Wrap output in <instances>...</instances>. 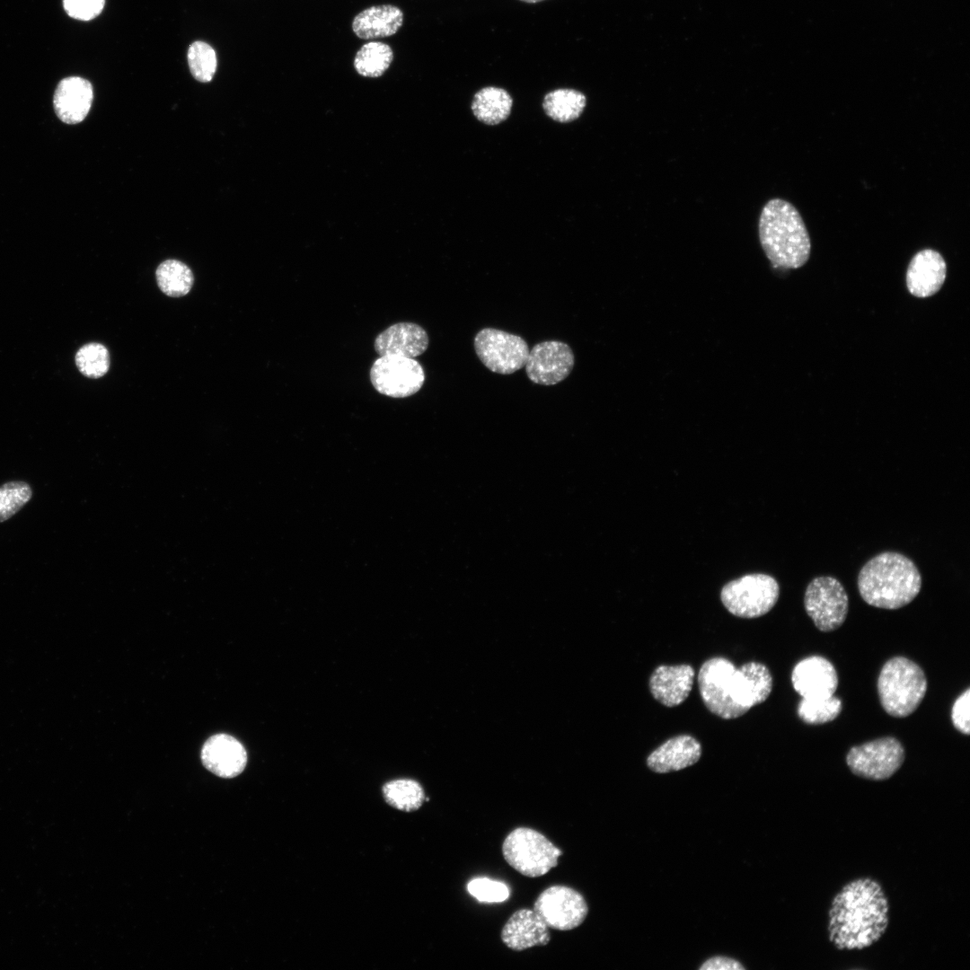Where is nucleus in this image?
<instances>
[{
  "label": "nucleus",
  "instance_id": "nucleus-1",
  "mask_svg": "<svg viewBox=\"0 0 970 970\" xmlns=\"http://www.w3.org/2000/svg\"><path fill=\"white\" fill-rule=\"evenodd\" d=\"M889 925V902L881 883L861 877L846 883L833 897L827 935L838 950H861L877 943Z\"/></svg>",
  "mask_w": 970,
  "mask_h": 970
},
{
  "label": "nucleus",
  "instance_id": "nucleus-2",
  "mask_svg": "<svg viewBox=\"0 0 970 970\" xmlns=\"http://www.w3.org/2000/svg\"><path fill=\"white\" fill-rule=\"evenodd\" d=\"M697 680L706 708L724 719L743 716L765 701L773 684L765 665L752 661L736 668L721 657L706 660L700 667Z\"/></svg>",
  "mask_w": 970,
  "mask_h": 970
},
{
  "label": "nucleus",
  "instance_id": "nucleus-3",
  "mask_svg": "<svg viewBox=\"0 0 970 970\" xmlns=\"http://www.w3.org/2000/svg\"><path fill=\"white\" fill-rule=\"evenodd\" d=\"M922 587V577L914 562L893 551L870 559L858 576V589L869 605L895 610L911 603Z\"/></svg>",
  "mask_w": 970,
  "mask_h": 970
},
{
  "label": "nucleus",
  "instance_id": "nucleus-4",
  "mask_svg": "<svg viewBox=\"0 0 970 970\" xmlns=\"http://www.w3.org/2000/svg\"><path fill=\"white\" fill-rule=\"evenodd\" d=\"M762 248L776 268L798 269L809 259L811 242L798 209L789 201L772 198L759 219Z\"/></svg>",
  "mask_w": 970,
  "mask_h": 970
},
{
  "label": "nucleus",
  "instance_id": "nucleus-5",
  "mask_svg": "<svg viewBox=\"0 0 970 970\" xmlns=\"http://www.w3.org/2000/svg\"><path fill=\"white\" fill-rule=\"evenodd\" d=\"M927 686L923 670L904 657L888 659L882 666L877 683L882 708L895 718L913 713L922 701Z\"/></svg>",
  "mask_w": 970,
  "mask_h": 970
},
{
  "label": "nucleus",
  "instance_id": "nucleus-6",
  "mask_svg": "<svg viewBox=\"0 0 970 970\" xmlns=\"http://www.w3.org/2000/svg\"><path fill=\"white\" fill-rule=\"evenodd\" d=\"M502 853L507 864L517 872L537 877L555 868L562 852L541 833L518 827L505 838Z\"/></svg>",
  "mask_w": 970,
  "mask_h": 970
},
{
  "label": "nucleus",
  "instance_id": "nucleus-7",
  "mask_svg": "<svg viewBox=\"0 0 970 970\" xmlns=\"http://www.w3.org/2000/svg\"><path fill=\"white\" fill-rule=\"evenodd\" d=\"M780 586L774 578L766 574H749L726 584L720 599L726 609L740 618H758L769 613L776 604Z\"/></svg>",
  "mask_w": 970,
  "mask_h": 970
},
{
  "label": "nucleus",
  "instance_id": "nucleus-8",
  "mask_svg": "<svg viewBox=\"0 0 970 970\" xmlns=\"http://www.w3.org/2000/svg\"><path fill=\"white\" fill-rule=\"evenodd\" d=\"M904 757L901 742L885 736L851 747L846 755V764L860 778L885 780L901 768Z\"/></svg>",
  "mask_w": 970,
  "mask_h": 970
},
{
  "label": "nucleus",
  "instance_id": "nucleus-9",
  "mask_svg": "<svg viewBox=\"0 0 970 970\" xmlns=\"http://www.w3.org/2000/svg\"><path fill=\"white\" fill-rule=\"evenodd\" d=\"M804 607L816 627L824 632L840 628L845 622L849 598L842 583L833 577H816L807 586Z\"/></svg>",
  "mask_w": 970,
  "mask_h": 970
},
{
  "label": "nucleus",
  "instance_id": "nucleus-10",
  "mask_svg": "<svg viewBox=\"0 0 970 970\" xmlns=\"http://www.w3.org/2000/svg\"><path fill=\"white\" fill-rule=\"evenodd\" d=\"M474 349L488 369L500 375H510L523 368L529 353L523 338L493 328H484L476 334Z\"/></svg>",
  "mask_w": 970,
  "mask_h": 970
},
{
  "label": "nucleus",
  "instance_id": "nucleus-11",
  "mask_svg": "<svg viewBox=\"0 0 970 970\" xmlns=\"http://www.w3.org/2000/svg\"><path fill=\"white\" fill-rule=\"evenodd\" d=\"M370 381L374 388L384 395L405 398L420 390L425 382V373L421 365L412 357L384 355L372 365Z\"/></svg>",
  "mask_w": 970,
  "mask_h": 970
},
{
  "label": "nucleus",
  "instance_id": "nucleus-12",
  "mask_svg": "<svg viewBox=\"0 0 970 970\" xmlns=\"http://www.w3.org/2000/svg\"><path fill=\"white\" fill-rule=\"evenodd\" d=\"M534 911L548 928L570 930L585 921L588 906L583 895L575 889L552 886L539 895Z\"/></svg>",
  "mask_w": 970,
  "mask_h": 970
},
{
  "label": "nucleus",
  "instance_id": "nucleus-13",
  "mask_svg": "<svg viewBox=\"0 0 970 970\" xmlns=\"http://www.w3.org/2000/svg\"><path fill=\"white\" fill-rule=\"evenodd\" d=\"M574 363V354L568 344L547 340L534 345L529 350L525 367L533 383L554 385L569 376Z\"/></svg>",
  "mask_w": 970,
  "mask_h": 970
},
{
  "label": "nucleus",
  "instance_id": "nucleus-14",
  "mask_svg": "<svg viewBox=\"0 0 970 970\" xmlns=\"http://www.w3.org/2000/svg\"><path fill=\"white\" fill-rule=\"evenodd\" d=\"M795 691L804 699L834 695L838 675L833 665L821 656H810L798 661L791 672Z\"/></svg>",
  "mask_w": 970,
  "mask_h": 970
},
{
  "label": "nucleus",
  "instance_id": "nucleus-15",
  "mask_svg": "<svg viewBox=\"0 0 970 970\" xmlns=\"http://www.w3.org/2000/svg\"><path fill=\"white\" fill-rule=\"evenodd\" d=\"M203 765L216 776L234 778L244 770L247 754L243 745L226 734L210 736L201 750Z\"/></svg>",
  "mask_w": 970,
  "mask_h": 970
},
{
  "label": "nucleus",
  "instance_id": "nucleus-16",
  "mask_svg": "<svg viewBox=\"0 0 970 970\" xmlns=\"http://www.w3.org/2000/svg\"><path fill=\"white\" fill-rule=\"evenodd\" d=\"M947 265L941 254L932 249L918 251L911 260L906 271V286L917 297H928L942 287Z\"/></svg>",
  "mask_w": 970,
  "mask_h": 970
},
{
  "label": "nucleus",
  "instance_id": "nucleus-17",
  "mask_svg": "<svg viewBox=\"0 0 970 970\" xmlns=\"http://www.w3.org/2000/svg\"><path fill=\"white\" fill-rule=\"evenodd\" d=\"M695 672L690 665L659 666L649 677V690L658 702L666 707H675L689 696Z\"/></svg>",
  "mask_w": 970,
  "mask_h": 970
},
{
  "label": "nucleus",
  "instance_id": "nucleus-18",
  "mask_svg": "<svg viewBox=\"0 0 970 970\" xmlns=\"http://www.w3.org/2000/svg\"><path fill=\"white\" fill-rule=\"evenodd\" d=\"M429 343L427 331L413 322H398L379 333L374 343L379 356L396 355L415 358L423 354Z\"/></svg>",
  "mask_w": 970,
  "mask_h": 970
},
{
  "label": "nucleus",
  "instance_id": "nucleus-19",
  "mask_svg": "<svg viewBox=\"0 0 970 970\" xmlns=\"http://www.w3.org/2000/svg\"><path fill=\"white\" fill-rule=\"evenodd\" d=\"M93 100L92 84L79 76L62 79L54 93L53 104L57 117L65 123L76 124L87 116Z\"/></svg>",
  "mask_w": 970,
  "mask_h": 970
},
{
  "label": "nucleus",
  "instance_id": "nucleus-20",
  "mask_svg": "<svg viewBox=\"0 0 970 970\" xmlns=\"http://www.w3.org/2000/svg\"><path fill=\"white\" fill-rule=\"evenodd\" d=\"M503 943L512 950L522 951L545 946L551 939L548 927L533 910L515 912L501 930Z\"/></svg>",
  "mask_w": 970,
  "mask_h": 970
},
{
  "label": "nucleus",
  "instance_id": "nucleus-21",
  "mask_svg": "<svg viewBox=\"0 0 970 970\" xmlns=\"http://www.w3.org/2000/svg\"><path fill=\"white\" fill-rule=\"evenodd\" d=\"M701 756L700 742L690 735H680L654 750L647 758V765L654 772L667 773L695 764Z\"/></svg>",
  "mask_w": 970,
  "mask_h": 970
},
{
  "label": "nucleus",
  "instance_id": "nucleus-22",
  "mask_svg": "<svg viewBox=\"0 0 970 970\" xmlns=\"http://www.w3.org/2000/svg\"><path fill=\"white\" fill-rule=\"evenodd\" d=\"M402 10L393 4L367 7L352 20L355 35L361 40L386 38L398 32L403 24Z\"/></svg>",
  "mask_w": 970,
  "mask_h": 970
},
{
  "label": "nucleus",
  "instance_id": "nucleus-23",
  "mask_svg": "<svg viewBox=\"0 0 970 970\" xmlns=\"http://www.w3.org/2000/svg\"><path fill=\"white\" fill-rule=\"evenodd\" d=\"M512 104L513 100L505 89L487 86L474 94L471 107L478 120L497 125L508 118Z\"/></svg>",
  "mask_w": 970,
  "mask_h": 970
},
{
  "label": "nucleus",
  "instance_id": "nucleus-24",
  "mask_svg": "<svg viewBox=\"0 0 970 970\" xmlns=\"http://www.w3.org/2000/svg\"><path fill=\"white\" fill-rule=\"evenodd\" d=\"M586 104L584 93L575 89L561 88L546 93L542 108L553 120L564 123L577 119Z\"/></svg>",
  "mask_w": 970,
  "mask_h": 970
},
{
  "label": "nucleus",
  "instance_id": "nucleus-25",
  "mask_svg": "<svg viewBox=\"0 0 970 970\" xmlns=\"http://www.w3.org/2000/svg\"><path fill=\"white\" fill-rule=\"evenodd\" d=\"M393 57L394 54L390 45L381 41H369L363 44L357 51L353 66L358 75L375 78L386 72Z\"/></svg>",
  "mask_w": 970,
  "mask_h": 970
},
{
  "label": "nucleus",
  "instance_id": "nucleus-26",
  "mask_svg": "<svg viewBox=\"0 0 970 970\" xmlns=\"http://www.w3.org/2000/svg\"><path fill=\"white\" fill-rule=\"evenodd\" d=\"M155 275L160 289L172 297L187 295L194 282L191 269L183 262L173 259L162 262Z\"/></svg>",
  "mask_w": 970,
  "mask_h": 970
},
{
  "label": "nucleus",
  "instance_id": "nucleus-27",
  "mask_svg": "<svg viewBox=\"0 0 970 970\" xmlns=\"http://www.w3.org/2000/svg\"><path fill=\"white\" fill-rule=\"evenodd\" d=\"M383 794L390 806L406 812L419 809L425 799L424 791L419 783L409 779L387 782L383 788Z\"/></svg>",
  "mask_w": 970,
  "mask_h": 970
},
{
  "label": "nucleus",
  "instance_id": "nucleus-28",
  "mask_svg": "<svg viewBox=\"0 0 970 970\" xmlns=\"http://www.w3.org/2000/svg\"><path fill=\"white\" fill-rule=\"evenodd\" d=\"M842 709V701L832 695L826 698L804 699L798 705V716L809 725H820L834 720Z\"/></svg>",
  "mask_w": 970,
  "mask_h": 970
},
{
  "label": "nucleus",
  "instance_id": "nucleus-29",
  "mask_svg": "<svg viewBox=\"0 0 970 970\" xmlns=\"http://www.w3.org/2000/svg\"><path fill=\"white\" fill-rule=\"evenodd\" d=\"M187 62L191 75L200 83L210 82L217 68L214 48L203 40L191 42L187 50Z\"/></svg>",
  "mask_w": 970,
  "mask_h": 970
},
{
  "label": "nucleus",
  "instance_id": "nucleus-30",
  "mask_svg": "<svg viewBox=\"0 0 970 970\" xmlns=\"http://www.w3.org/2000/svg\"><path fill=\"white\" fill-rule=\"evenodd\" d=\"M75 364L78 370L86 377L100 378L109 370L108 349L100 343L85 344L76 352Z\"/></svg>",
  "mask_w": 970,
  "mask_h": 970
},
{
  "label": "nucleus",
  "instance_id": "nucleus-31",
  "mask_svg": "<svg viewBox=\"0 0 970 970\" xmlns=\"http://www.w3.org/2000/svg\"><path fill=\"white\" fill-rule=\"evenodd\" d=\"M31 496V486L22 481H12L0 486V523L19 512Z\"/></svg>",
  "mask_w": 970,
  "mask_h": 970
},
{
  "label": "nucleus",
  "instance_id": "nucleus-32",
  "mask_svg": "<svg viewBox=\"0 0 970 970\" xmlns=\"http://www.w3.org/2000/svg\"><path fill=\"white\" fill-rule=\"evenodd\" d=\"M470 895L480 902L500 903L509 897V888L503 882L479 877L467 884Z\"/></svg>",
  "mask_w": 970,
  "mask_h": 970
},
{
  "label": "nucleus",
  "instance_id": "nucleus-33",
  "mask_svg": "<svg viewBox=\"0 0 970 970\" xmlns=\"http://www.w3.org/2000/svg\"><path fill=\"white\" fill-rule=\"evenodd\" d=\"M105 0H63L66 13L79 21H91L101 14Z\"/></svg>",
  "mask_w": 970,
  "mask_h": 970
},
{
  "label": "nucleus",
  "instance_id": "nucleus-34",
  "mask_svg": "<svg viewBox=\"0 0 970 970\" xmlns=\"http://www.w3.org/2000/svg\"><path fill=\"white\" fill-rule=\"evenodd\" d=\"M970 689L967 688L955 701L951 709V720L957 730L965 735L970 733Z\"/></svg>",
  "mask_w": 970,
  "mask_h": 970
},
{
  "label": "nucleus",
  "instance_id": "nucleus-35",
  "mask_svg": "<svg viewBox=\"0 0 970 970\" xmlns=\"http://www.w3.org/2000/svg\"><path fill=\"white\" fill-rule=\"evenodd\" d=\"M701 970H744L745 967L736 960L725 957H713L706 960Z\"/></svg>",
  "mask_w": 970,
  "mask_h": 970
},
{
  "label": "nucleus",
  "instance_id": "nucleus-36",
  "mask_svg": "<svg viewBox=\"0 0 970 970\" xmlns=\"http://www.w3.org/2000/svg\"><path fill=\"white\" fill-rule=\"evenodd\" d=\"M520 1L525 2V3H529V4H535V3H539V2H542V1H544V0H520Z\"/></svg>",
  "mask_w": 970,
  "mask_h": 970
}]
</instances>
